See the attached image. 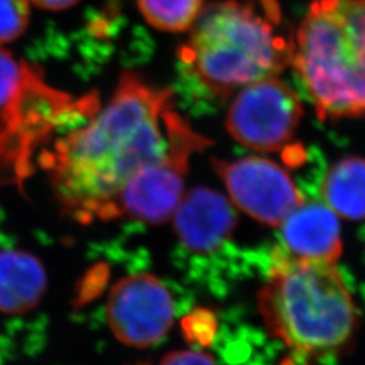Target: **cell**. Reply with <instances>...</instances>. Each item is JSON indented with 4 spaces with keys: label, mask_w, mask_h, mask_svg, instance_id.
Here are the masks:
<instances>
[{
    "label": "cell",
    "mask_w": 365,
    "mask_h": 365,
    "mask_svg": "<svg viewBox=\"0 0 365 365\" xmlns=\"http://www.w3.org/2000/svg\"><path fill=\"white\" fill-rule=\"evenodd\" d=\"M175 113L170 90L125 72L105 107L49 155L53 191L66 215L80 223L119 217L128 182L165 153Z\"/></svg>",
    "instance_id": "obj_1"
},
{
    "label": "cell",
    "mask_w": 365,
    "mask_h": 365,
    "mask_svg": "<svg viewBox=\"0 0 365 365\" xmlns=\"http://www.w3.org/2000/svg\"><path fill=\"white\" fill-rule=\"evenodd\" d=\"M259 309L269 333L304 361L345 351L359 329L352 295L336 264L291 259L277 249Z\"/></svg>",
    "instance_id": "obj_2"
},
{
    "label": "cell",
    "mask_w": 365,
    "mask_h": 365,
    "mask_svg": "<svg viewBox=\"0 0 365 365\" xmlns=\"http://www.w3.org/2000/svg\"><path fill=\"white\" fill-rule=\"evenodd\" d=\"M276 6L260 14L253 3H212L192 25L180 60L205 88L218 96L276 78L292 57V42L276 33Z\"/></svg>",
    "instance_id": "obj_3"
},
{
    "label": "cell",
    "mask_w": 365,
    "mask_h": 365,
    "mask_svg": "<svg viewBox=\"0 0 365 365\" xmlns=\"http://www.w3.org/2000/svg\"><path fill=\"white\" fill-rule=\"evenodd\" d=\"M291 64L321 119L365 115V0H314Z\"/></svg>",
    "instance_id": "obj_4"
},
{
    "label": "cell",
    "mask_w": 365,
    "mask_h": 365,
    "mask_svg": "<svg viewBox=\"0 0 365 365\" xmlns=\"http://www.w3.org/2000/svg\"><path fill=\"white\" fill-rule=\"evenodd\" d=\"M209 145V140L197 134L176 111L170 120L165 153L128 182L118 200V215L152 225L170 220L184 195L191 157Z\"/></svg>",
    "instance_id": "obj_5"
},
{
    "label": "cell",
    "mask_w": 365,
    "mask_h": 365,
    "mask_svg": "<svg viewBox=\"0 0 365 365\" xmlns=\"http://www.w3.org/2000/svg\"><path fill=\"white\" fill-rule=\"evenodd\" d=\"M302 117L298 95L279 78H264L238 92L226 115V129L245 148L276 152L292 140Z\"/></svg>",
    "instance_id": "obj_6"
},
{
    "label": "cell",
    "mask_w": 365,
    "mask_h": 365,
    "mask_svg": "<svg viewBox=\"0 0 365 365\" xmlns=\"http://www.w3.org/2000/svg\"><path fill=\"white\" fill-rule=\"evenodd\" d=\"M107 324L123 345L145 349L164 339L175 318L170 289L150 274L119 279L106 304Z\"/></svg>",
    "instance_id": "obj_7"
},
{
    "label": "cell",
    "mask_w": 365,
    "mask_h": 365,
    "mask_svg": "<svg viewBox=\"0 0 365 365\" xmlns=\"http://www.w3.org/2000/svg\"><path fill=\"white\" fill-rule=\"evenodd\" d=\"M235 207L250 218L279 226L304 199L287 170L272 160L248 156L240 160H212Z\"/></svg>",
    "instance_id": "obj_8"
},
{
    "label": "cell",
    "mask_w": 365,
    "mask_h": 365,
    "mask_svg": "<svg viewBox=\"0 0 365 365\" xmlns=\"http://www.w3.org/2000/svg\"><path fill=\"white\" fill-rule=\"evenodd\" d=\"M172 218L182 247L199 255L221 248L238 222L235 205L206 187L184 192Z\"/></svg>",
    "instance_id": "obj_9"
},
{
    "label": "cell",
    "mask_w": 365,
    "mask_h": 365,
    "mask_svg": "<svg viewBox=\"0 0 365 365\" xmlns=\"http://www.w3.org/2000/svg\"><path fill=\"white\" fill-rule=\"evenodd\" d=\"M279 226L282 245L276 249L288 257L331 264L341 257L339 215L324 202H303Z\"/></svg>",
    "instance_id": "obj_10"
},
{
    "label": "cell",
    "mask_w": 365,
    "mask_h": 365,
    "mask_svg": "<svg viewBox=\"0 0 365 365\" xmlns=\"http://www.w3.org/2000/svg\"><path fill=\"white\" fill-rule=\"evenodd\" d=\"M48 288L45 267L31 253L0 250V313L21 315L36 309Z\"/></svg>",
    "instance_id": "obj_11"
},
{
    "label": "cell",
    "mask_w": 365,
    "mask_h": 365,
    "mask_svg": "<svg viewBox=\"0 0 365 365\" xmlns=\"http://www.w3.org/2000/svg\"><path fill=\"white\" fill-rule=\"evenodd\" d=\"M321 194L324 203L349 221L365 220V158L345 157L327 170Z\"/></svg>",
    "instance_id": "obj_12"
},
{
    "label": "cell",
    "mask_w": 365,
    "mask_h": 365,
    "mask_svg": "<svg viewBox=\"0 0 365 365\" xmlns=\"http://www.w3.org/2000/svg\"><path fill=\"white\" fill-rule=\"evenodd\" d=\"M145 21L161 31L182 33L191 29L203 0H137Z\"/></svg>",
    "instance_id": "obj_13"
},
{
    "label": "cell",
    "mask_w": 365,
    "mask_h": 365,
    "mask_svg": "<svg viewBox=\"0 0 365 365\" xmlns=\"http://www.w3.org/2000/svg\"><path fill=\"white\" fill-rule=\"evenodd\" d=\"M29 22V0H0V45L24 36Z\"/></svg>",
    "instance_id": "obj_14"
},
{
    "label": "cell",
    "mask_w": 365,
    "mask_h": 365,
    "mask_svg": "<svg viewBox=\"0 0 365 365\" xmlns=\"http://www.w3.org/2000/svg\"><path fill=\"white\" fill-rule=\"evenodd\" d=\"M26 81V66L19 63L13 53L0 48V111L13 101Z\"/></svg>",
    "instance_id": "obj_15"
},
{
    "label": "cell",
    "mask_w": 365,
    "mask_h": 365,
    "mask_svg": "<svg viewBox=\"0 0 365 365\" xmlns=\"http://www.w3.org/2000/svg\"><path fill=\"white\" fill-rule=\"evenodd\" d=\"M158 365H217L207 353L197 351H175L164 356Z\"/></svg>",
    "instance_id": "obj_16"
},
{
    "label": "cell",
    "mask_w": 365,
    "mask_h": 365,
    "mask_svg": "<svg viewBox=\"0 0 365 365\" xmlns=\"http://www.w3.org/2000/svg\"><path fill=\"white\" fill-rule=\"evenodd\" d=\"M36 6L51 11H61L75 6L80 0H31Z\"/></svg>",
    "instance_id": "obj_17"
}]
</instances>
